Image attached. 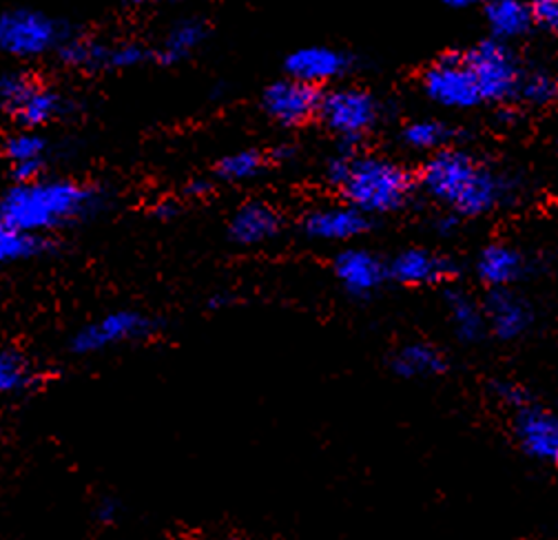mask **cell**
<instances>
[{"label": "cell", "mask_w": 558, "mask_h": 540, "mask_svg": "<svg viewBox=\"0 0 558 540\" xmlns=\"http://www.w3.org/2000/svg\"><path fill=\"white\" fill-rule=\"evenodd\" d=\"M100 205V188L74 177L45 175L36 182L14 184L0 195L5 222L43 237L92 218Z\"/></svg>", "instance_id": "1"}, {"label": "cell", "mask_w": 558, "mask_h": 540, "mask_svg": "<svg viewBox=\"0 0 558 540\" xmlns=\"http://www.w3.org/2000/svg\"><path fill=\"white\" fill-rule=\"evenodd\" d=\"M422 184L437 199L448 201L463 216H476L490 209L499 197L497 177L474 158L461 151H437L416 173Z\"/></svg>", "instance_id": "2"}, {"label": "cell", "mask_w": 558, "mask_h": 540, "mask_svg": "<svg viewBox=\"0 0 558 540\" xmlns=\"http://www.w3.org/2000/svg\"><path fill=\"white\" fill-rule=\"evenodd\" d=\"M416 184V173L386 158L362 156L353 151L345 173L337 188L345 205L360 209L366 216L388 213L399 209Z\"/></svg>", "instance_id": "3"}, {"label": "cell", "mask_w": 558, "mask_h": 540, "mask_svg": "<svg viewBox=\"0 0 558 540\" xmlns=\"http://www.w3.org/2000/svg\"><path fill=\"white\" fill-rule=\"evenodd\" d=\"M69 109L62 91L47 85L32 72H10L0 76V111L19 128L43 131L58 122Z\"/></svg>", "instance_id": "4"}, {"label": "cell", "mask_w": 558, "mask_h": 540, "mask_svg": "<svg viewBox=\"0 0 558 540\" xmlns=\"http://www.w3.org/2000/svg\"><path fill=\"white\" fill-rule=\"evenodd\" d=\"M66 34L69 29L38 10L16 8L0 12V51L19 60L56 53Z\"/></svg>", "instance_id": "5"}, {"label": "cell", "mask_w": 558, "mask_h": 540, "mask_svg": "<svg viewBox=\"0 0 558 540\" xmlns=\"http://www.w3.org/2000/svg\"><path fill=\"white\" fill-rule=\"evenodd\" d=\"M154 319L140 310H113L107 312L85 326H81L72 342H69V351L74 355L87 357L98 355L111 348H118L122 344H135L143 342L154 332Z\"/></svg>", "instance_id": "6"}, {"label": "cell", "mask_w": 558, "mask_h": 540, "mask_svg": "<svg viewBox=\"0 0 558 540\" xmlns=\"http://www.w3.org/2000/svg\"><path fill=\"white\" fill-rule=\"evenodd\" d=\"M375 98L357 87L324 91L317 122L337 133L343 143H357L377 122Z\"/></svg>", "instance_id": "7"}, {"label": "cell", "mask_w": 558, "mask_h": 540, "mask_svg": "<svg viewBox=\"0 0 558 540\" xmlns=\"http://www.w3.org/2000/svg\"><path fill=\"white\" fill-rule=\"evenodd\" d=\"M481 100H504L519 87L521 74L512 53L499 42H481L463 53Z\"/></svg>", "instance_id": "8"}, {"label": "cell", "mask_w": 558, "mask_h": 540, "mask_svg": "<svg viewBox=\"0 0 558 540\" xmlns=\"http://www.w3.org/2000/svg\"><path fill=\"white\" fill-rule=\"evenodd\" d=\"M322 96L324 89L284 76L262 91V111L279 126L302 128L317 120Z\"/></svg>", "instance_id": "9"}, {"label": "cell", "mask_w": 558, "mask_h": 540, "mask_svg": "<svg viewBox=\"0 0 558 540\" xmlns=\"http://www.w3.org/2000/svg\"><path fill=\"white\" fill-rule=\"evenodd\" d=\"M424 87L433 100L448 107H472L481 102L478 87L461 51L439 56L424 72Z\"/></svg>", "instance_id": "10"}, {"label": "cell", "mask_w": 558, "mask_h": 540, "mask_svg": "<svg viewBox=\"0 0 558 540\" xmlns=\"http://www.w3.org/2000/svg\"><path fill=\"white\" fill-rule=\"evenodd\" d=\"M514 439L534 461L558 463V417L534 401L514 410Z\"/></svg>", "instance_id": "11"}, {"label": "cell", "mask_w": 558, "mask_h": 540, "mask_svg": "<svg viewBox=\"0 0 558 540\" xmlns=\"http://www.w3.org/2000/svg\"><path fill=\"white\" fill-rule=\"evenodd\" d=\"M0 156L10 164V173L14 184L36 182L45 177V169L49 162V140L40 131L19 128L10 133L0 143Z\"/></svg>", "instance_id": "12"}, {"label": "cell", "mask_w": 558, "mask_h": 540, "mask_svg": "<svg viewBox=\"0 0 558 540\" xmlns=\"http://www.w3.org/2000/svg\"><path fill=\"white\" fill-rule=\"evenodd\" d=\"M282 226L284 218L272 205L262 199H251L233 211L227 224V235L238 246L255 248L272 242L282 233Z\"/></svg>", "instance_id": "13"}, {"label": "cell", "mask_w": 558, "mask_h": 540, "mask_svg": "<svg viewBox=\"0 0 558 540\" xmlns=\"http://www.w3.org/2000/svg\"><path fill=\"white\" fill-rule=\"evenodd\" d=\"M348 66H351V62L341 51L322 45L300 47L284 60V72L289 78L317 89H324L328 83L341 78L348 72Z\"/></svg>", "instance_id": "14"}, {"label": "cell", "mask_w": 558, "mask_h": 540, "mask_svg": "<svg viewBox=\"0 0 558 540\" xmlns=\"http://www.w3.org/2000/svg\"><path fill=\"white\" fill-rule=\"evenodd\" d=\"M368 229V216L351 205L313 209L302 220V231L306 237L319 242H345L364 235Z\"/></svg>", "instance_id": "15"}, {"label": "cell", "mask_w": 558, "mask_h": 540, "mask_svg": "<svg viewBox=\"0 0 558 540\" xmlns=\"http://www.w3.org/2000/svg\"><path fill=\"white\" fill-rule=\"evenodd\" d=\"M335 275L348 293L368 295L388 278V268L373 253L351 248L337 255Z\"/></svg>", "instance_id": "16"}, {"label": "cell", "mask_w": 558, "mask_h": 540, "mask_svg": "<svg viewBox=\"0 0 558 540\" xmlns=\"http://www.w3.org/2000/svg\"><path fill=\"white\" fill-rule=\"evenodd\" d=\"M457 268L446 257H437L426 250H405L388 268V275L403 286L441 284L454 278Z\"/></svg>", "instance_id": "17"}, {"label": "cell", "mask_w": 558, "mask_h": 540, "mask_svg": "<svg viewBox=\"0 0 558 540\" xmlns=\"http://www.w3.org/2000/svg\"><path fill=\"white\" fill-rule=\"evenodd\" d=\"M58 60L74 72L83 74H105L109 72L111 42L94 34H72L69 32L60 47L56 49Z\"/></svg>", "instance_id": "18"}, {"label": "cell", "mask_w": 558, "mask_h": 540, "mask_svg": "<svg viewBox=\"0 0 558 540\" xmlns=\"http://www.w3.org/2000/svg\"><path fill=\"white\" fill-rule=\"evenodd\" d=\"M211 34V25L204 19H182L173 23L158 47L154 49V60L162 66H173L180 62H186Z\"/></svg>", "instance_id": "19"}, {"label": "cell", "mask_w": 558, "mask_h": 540, "mask_svg": "<svg viewBox=\"0 0 558 540\" xmlns=\"http://www.w3.org/2000/svg\"><path fill=\"white\" fill-rule=\"evenodd\" d=\"M485 319L499 340H517L527 330L532 312L521 299L497 291L485 304Z\"/></svg>", "instance_id": "20"}, {"label": "cell", "mask_w": 558, "mask_h": 540, "mask_svg": "<svg viewBox=\"0 0 558 540\" xmlns=\"http://www.w3.org/2000/svg\"><path fill=\"white\" fill-rule=\"evenodd\" d=\"M392 368L403 379H428L446 372L448 364L441 351L430 344H410L397 353Z\"/></svg>", "instance_id": "21"}, {"label": "cell", "mask_w": 558, "mask_h": 540, "mask_svg": "<svg viewBox=\"0 0 558 540\" xmlns=\"http://www.w3.org/2000/svg\"><path fill=\"white\" fill-rule=\"evenodd\" d=\"M270 167H272V160H270L268 151L242 149V151L222 156L214 167V175H216V180H220L225 184H242V182H251V180L259 177Z\"/></svg>", "instance_id": "22"}, {"label": "cell", "mask_w": 558, "mask_h": 540, "mask_svg": "<svg viewBox=\"0 0 558 540\" xmlns=\"http://www.w3.org/2000/svg\"><path fill=\"white\" fill-rule=\"evenodd\" d=\"M49 248H51L49 237L25 233L8 222L0 224V266L40 257Z\"/></svg>", "instance_id": "23"}, {"label": "cell", "mask_w": 558, "mask_h": 540, "mask_svg": "<svg viewBox=\"0 0 558 540\" xmlns=\"http://www.w3.org/2000/svg\"><path fill=\"white\" fill-rule=\"evenodd\" d=\"M521 275V257L506 246H490L478 259V278L493 289H504Z\"/></svg>", "instance_id": "24"}, {"label": "cell", "mask_w": 558, "mask_h": 540, "mask_svg": "<svg viewBox=\"0 0 558 540\" xmlns=\"http://www.w3.org/2000/svg\"><path fill=\"white\" fill-rule=\"evenodd\" d=\"M38 383L34 364L14 348H0V396L21 394Z\"/></svg>", "instance_id": "25"}, {"label": "cell", "mask_w": 558, "mask_h": 540, "mask_svg": "<svg viewBox=\"0 0 558 540\" xmlns=\"http://www.w3.org/2000/svg\"><path fill=\"white\" fill-rule=\"evenodd\" d=\"M485 14L490 25L495 27V32L504 36L523 34L532 23L530 8L521 5L519 0H493V3L487 5Z\"/></svg>", "instance_id": "26"}, {"label": "cell", "mask_w": 558, "mask_h": 540, "mask_svg": "<svg viewBox=\"0 0 558 540\" xmlns=\"http://www.w3.org/2000/svg\"><path fill=\"white\" fill-rule=\"evenodd\" d=\"M450 319L463 342H476L487 326L485 310L463 295L450 297Z\"/></svg>", "instance_id": "27"}, {"label": "cell", "mask_w": 558, "mask_h": 540, "mask_svg": "<svg viewBox=\"0 0 558 540\" xmlns=\"http://www.w3.org/2000/svg\"><path fill=\"white\" fill-rule=\"evenodd\" d=\"M154 60V49L140 40H116L111 42L109 72H131Z\"/></svg>", "instance_id": "28"}, {"label": "cell", "mask_w": 558, "mask_h": 540, "mask_svg": "<svg viewBox=\"0 0 558 540\" xmlns=\"http://www.w3.org/2000/svg\"><path fill=\"white\" fill-rule=\"evenodd\" d=\"M448 138L452 131L439 122H414L403 131V140L414 149H439Z\"/></svg>", "instance_id": "29"}, {"label": "cell", "mask_w": 558, "mask_h": 540, "mask_svg": "<svg viewBox=\"0 0 558 540\" xmlns=\"http://www.w3.org/2000/svg\"><path fill=\"white\" fill-rule=\"evenodd\" d=\"M527 8L532 23L549 32H558V0H532Z\"/></svg>", "instance_id": "30"}, {"label": "cell", "mask_w": 558, "mask_h": 540, "mask_svg": "<svg viewBox=\"0 0 558 540\" xmlns=\"http://www.w3.org/2000/svg\"><path fill=\"white\" fill-rule=\"evenodd\" d=\"M523 94L530 102L545 105V102H549L558 96V83L554 78H547V76H534L532 81L525 83Z\"/></svg>", "instance_id": "31"}, {"label": "cell", "mask_w": 558, "mask_h": 540, "mask_svg": "<svg viewBox=\"0 0 558 540\" xmlns=\"http://www.w3.org/2000/svg\"><path fill=\"white\" fill-rule=\"evenodd\" d=\"M499 398H501L506 405H510L512 410H519V408H523V405H527V403L532 401V396L527 394V390L521 388V385H517V383L501 385V388H499Z\"/></svg>", "instance_id": "32"}, {"label": "cell", "mask_w": 558, "mask_h": 540, "mask_svg": "<svg viewBox=\"0 0 558 540\" xmlns=\"http://www.w3.org/2000/svg\"><path fill=\"white\" fill-rule=\"evenodd\" d=\"M208 191H211V182H206V180H193L184 188V193L191 197H204Z\"/></svg>", "instance_id": "33"}, {"label": "cell", "mask_w": 558, "mask_h": 540, "mask_svg": "<svg viewBox=\"0 0 558 540\" xmlns=\"http://www.w3.org/2000/svg\"><path fill=\"white\" fill-rule=\"evenodd\" d=\"M156 218H160V220H169V218H173L175 213H178V207H175V201H160V205L156 207Z\"/></svg>", "instance_id": "34"}, {"label": "cell", "mask_w": 558, "mask_h": 540, "mask_svg": "<svg viewBox=\"0 0 558 540\" xmlns=\"http://www.w3.org/2000/svg\"><path fill=\"white\" fill-rule=\"evenodd\" d=\"M476 0H446V5L450 8H468V5H474Z\"/></svg>", "instance_id": "35"}, {"label": "cell", "mask_w": 558, "mask_h": 540, "mask_svg": "<svg viewBox=\"0 0 558 540\" xmlns=\"http://www.w3.org/2000/svg\"><path fill=\"white\" fill-rule=\"evenodd\" d=\"M129 5H133V8H145V5H154V3H158V0H126Z\"/></svg>", "instance_id": "36"}, {"label": "cell", "mask_w": 558, "mask_h": 540, "mask_svg": "<svg viewBox=\"0 0 558 540\" xmlns=\"http://www.w3.org/2000/svg\"><path fill=\"white\" fill-rule=\"evenodd\" d=\"M5 222V218H3V209H0V224H3Z\"/></svg>", "instance_id": "37"}, {"label": "cell", "mask_w": 558, "mask_h": 540, "mask_svg": "<svg viewBox=\"0 0 558 540\" xmlns=\"http://www.w3.org/2000/svg\"><path fill=\"white\" fill-rule=\"evenodd\" d=\"M233 540H244V538H233Z\"/></svg>", "instance_id": "38"}, {"label": "cell", "mask_w": 558, "mask_h": 540, "mask_svg": "<svg viewBox=\"0 0 558 540\" xmlns=\"http://www.w3.org/2000/svg\"><path fill=\"white\" fill-rule=\"evenodd\" d=\"M556 465H558V463H556Z\"/></svg>", "instance_id": "39"}]
</instances>
